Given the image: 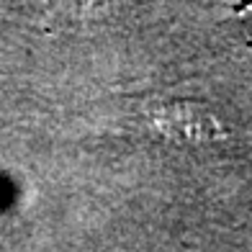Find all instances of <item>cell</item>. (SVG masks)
Wrapping results in <instances>:
<instances>
[{"label": "cell", "mask_w": 252, "mask_h": 252, "mask_svg": "<svg viewBox=\"0 0 252 252\" xmlns=\"http://www.w3.org/2000/svg\"><path fill=\"white\" fill-rule=\"evenodd\" d=\"M239 13H252V0L247 3V8H242V10H239ZM250 18H252V16H250Z\"/></svg>", "instance_id": "2"}, {"label": "cell", "mask_w": 252, "mask_h": 252, "mask_svg": "<svg viewBox=\"0 0 252 252\" xmlns=\"http://www.w3.org/2000/svg\"><path fill=\"white\" fill-rule=\"evenodd\" d=\"M147 121L173 144H211L226 136L221 121L196 100H159L147 108Z\"/></svg>", "instance_id": "1"}]
</instances>
